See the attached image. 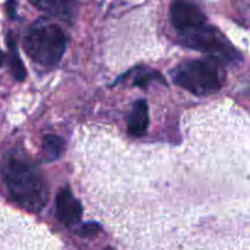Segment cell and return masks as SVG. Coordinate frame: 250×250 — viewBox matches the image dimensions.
<instances>
[{"mask_svg":"<svg viewBox=\"0 0 250 250\" xmlns=\"http://www.w3.org/2000/svg\"><path fill=\"white\" fill-rule=\"evenodd\" d=\"M149 107L146 100L134 102L127 120V131L131 137H142L149 127Z\"/></svg>","mask_w":250,"mask_h":250,"instance_id":"52a82bcc","label":"cell"},{"mask_svg":"<svg viewBox=\"0 0 250 250\" xmlns=\"http://www.w3.org/2000/svg\"><path fill=\"white\" fill-rule=\"evenodd\" d=\"M171 22L178 32L186 31L192 27L207 22V16L198 5L187 1H176L171 5Z\"/></svg>","mask_w":250,"mask_h":250,"instance_id":"5b68a950","label":"cell"},{"mask_svg":"<svg viewBox=\"0 0 250 250\" xmlns=\"http://www.w3.org/2000/svg\"><path fill=\"white\" fill-rule=\"evenodd\" d=\"M65 33L58 24L41 19L24 36V50L32 61L44 67L58 65L66 51Z\"/></svg>","mask_w":250,"mask_h":250,"instance_id":"3957f363","label":"cell"},{"mask_svg":"<svg viewBox=\"0 0 250 250\" xmlns=\"http://www.w3.org/2000/svg\"><path fill=\"white\" fill-rule=\"evenodd\" d=\"M7 45H9L10 49V68H11V73L15 80L22 82L26 78V68H24L21 56L19 54L16 42L14 41L11 36H9V39H7Z\"/></svg>","mask_w":250,"mask_h":250,"instance_id":"9c48e42d","label":"cell"},{"mask_svg":"<svg viewBox=\"0 0 250 250\" xmlns=\"http://www.w3.org/2000/svg\"><path fill=\"white\" fill-rule=\"evenodd\" d=\"M83 208L70 188H62L56 197V216L65 226L77 225L82 219Z\"/></svg>","mask_w":250,"mask_h":250,"instance_id":"8992f818","label":"cell"},{"mask_svg":"<svg viewBox=\"0 0 250 250\" xmlns=\"http://www.w3.org/2000/svg\"><path fill=\"white\" fill-rule=\"evenodd\" d=\"M2 63H4V53L0 50V67H1Z\"/></svg>","mask_w":250,"mask_h":250,"instance_id":"5bb4252c","label":"cell"},{"mask_svg":"<svg viewBox=\"0 0 250 250\" xmlns=\"http://www.w3.org/2000/svg\"><path fill=\"white\" fill-rule=\"evenodd\" d=\"M0 172L16 204L29 212H39L45 208L48 187L39 168L27 154L19 149L10 150L2 159Z\"/></svg>","mask_w":250,"mask_h":250,"instance_id":"6da1fadb","label":"cell"},{"mask_svg":"<svg viewBox=\"0 0 250 250\" xmlns=\"http://www.w3.org/2000/svg\"><path fill=\"white\" fill-rule=\"evenodd\" d=\"M99 231H100L99 225L87 224V225H83L80 229H77V233L83 237H90V236H95Z\"/></svg>","mask_w":250,"mask_h":250,"instance_id":"7c38bea8","label":"cell"},{"mask_svg":"<svg viewBox=\"0 0 250 250\" xmlns=\"http://www.w3.org/2000/svg\"><path fill=\"white\" fill-rule=\"evenodd\" d=\"M63 141L61 137L48 134L43 138V153L45 161H53L61 155L63 150Z\"/></svg>","mask_w":250,"mask_h":250,"instance_id":"30bf717a","label":"cell"},{"mask_svg":"<svg viewBox=\"0 0 250 250\" xmlns=\"http://www.w3.org/2000/svg\"><path fill=\"white\" fill-rule=\"evenodd\" d=\"M159 81V82L161 83H165V78H164L163 75H160L159 72H144V73H141V75H138L136 77V80H134L133 84L137 85V87H141V88H146V85H148L149 82H151V81Z\"/></svg>","mask_w":250,"mask_h":250,"instance_id":"8fae6325","label":"cell"},{"mask_svg":"<svg viewBox=\"0 0 250 250\" xmlns=\"http://www.w3.org/2000/svg\"><path fill=\"white\" fill-rule=\"evenodd\" d=\"M173 82L198 97L215 94L222 88L225 72L215 59H198L181 62L171 71Z\"/></svg>","mask_w":250,"mask_h":250,"instance_id":"7a4b0ae2","label":"cell"},{"mask_svg":"<svg viewBox=\"0 0 250 250\" xmlns=\"http://www.w3.org/2000/svg\"><path fill=\"white\" fill-rule=\"evenodd\" d=\"M16 6V2H7L6 4V7H7V11H9V14L10 15H14V12H15V9L14 7Z\"/></svg>","mask_w":250,"mask_h":250,"instance_id":"4fadbf2b","label":"cell"},{"mask_svg":"<svg viewBox=\"0 0 250 250\" xmlns=\"http://www.w3.org/2000/svg\"><path fill=\"white\" fill-rule=\"evenodd\" d=\"M178 37L185 46L210 54L212 59L221 63H232L242 59L226 37L219 29L208 23V21L178 32Z\"/></svg>","mask_w":250,"mask_h":250,"instance_id":"277c9868","label":"cell"},{"mask_svg":"<svg viewBox=\"0 0 250 250\" xmlns=\"http://www.w3.org/2000/svg\"><path fill=\"white\" fill-rule=\"evenodd\" d=\"M32 5L61 19L62 21H68L75 19L76 6L77 4L73 1H63V0H41V1H31Z\"/></svg>","mask_w":250,"mask_h":250,"instance_id":"ba28073f","label":"cell"}]
</instances>
